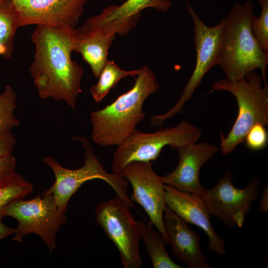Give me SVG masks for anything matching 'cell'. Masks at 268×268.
I'll use <instances>...</instances> for the list:
<instances>
[{"mask_svg": "<svg viewBox=\"0 0 268 268\" xmlns=\"http://www.w3.org/2000/svg\"><path fill=\"white\" fill-rule=\"evenodd\" d=\"M31 38L35 52L29 71L39 96L63 101L75 110L83 75L82 67L71 57L75 29L37 25Z\"/></svg>", "mask_w": 268, "mask_h": 268, "instance_id": "1", "label": "cell"}, {"mask_svg": "<svg viewBox=\"0 0 268 268\" xmlns=\"http://www.w3.org/2000/svg\"><path fill=\"white\" fill-rule=\"evenodd\" d=\"M133 87L114 101L91 114V137L100 146H119L145 117L142 106L159 88L155 74L147 66L139 68Z\"/></svg>", "mask_w": 268, "mask_h": 268, "instance_id": "2", "label": "cell"}, {"mask_svg": "<svg viewBox=\"0 0 268 268\" xmlns=\"http://www.w3.org/2000/svg\"><path fill=\"white\" fill-rule=\"evenodd\" d=\"M254 6L250 0L235 4L224 18L223 34L217 65L225 78L235 81L260 68L264 81L266 80L268 53L262 50L251 28Z\"/></svg>", "mask_w": 268, "mask_h": 268, "instance_id": "3", "label": "cell"}, {"mask_svg": "<svg viewBox=\"0 0 268 268\" xmlns=\"http://www.w3.org/2000/svg\"><path fill=\"white\" fill-rule=\"evenodd\" d=\"M262 81L261 74L253 71L235 81L223 78L212 84L209 92L228 91L235 97L238 106V115L230 132L226 137L220 134L219 150L223 155L230 153L243 142L255 124L268 126V85L267 81L263 85Z\"/></svg>", "mask_w": 268, "mask_h": 268, "instance_id": "4", "label": "cell"}, {"mask_svg": "<svg viewBox=\"0 0 268 268\" xmlns=\"http://www.w3.org/2000/svg\"><path fill=\"white\" fill-rule=\"evenodd\" d=\"M72 139L79 141L84 149L83 166L70 169L63 167L52 156H46L43 159L44 163L51 169L55 177L54 183L45 192L53 196L58 207L66 212L68 202L72 195L85 182L94 179L106 182L115 191L116 196L133 207L127 193V180L120 175L106 172L86 138L75 136Z\"/></svg>", "mask_w": 268, "mask_h": 268, "instance_id": "5", "label": "cell"}, {"mask_svg": "<svg viewBox=\"0 0 268 268\" xmlns=\"http://www.w3.org/2000/svg\"><path fill=\"white\" fill-rule=\"evenodd\" d=\"M201 134L197 127L183 121L172 128H161L152 133L136 130L118 146L113 157V173L120 175L122 170L133 161L151 162L160 155L163 148L169 146L176 149L196 142Z\"/></svg>", "mask_w": 268, "mask_h": 268, "instance_id": "6", "label": "cell"}, {"mask_svg": "<svg viewBox=\"0 0 268 268\" xmlns=\"http://www.w3.org/2000/svg\"><path fill=\"white\" fill-rule=\"evenodd\" d=\"M4 213L18 222L13 241L21 243L25 236L35 234L43 240L50 253L56 248V235L67 220L66 212L58 207L51 194L45 192L30 200L11 202Z\"/></svg>", "mask_w": 268, "mask_h": 268, "instance_id": "7", "label": "cell"}, {"mask_svg": "<svg viewBox=\"0 0 268 268\" xmlns=\"http://www.w3.org/2000/svg\"><path fill=\"white\" fill-rule=\"evenodd\" d=\"M187 8L194 24V43L196 49V62L194 70L176 103L165 113L151 117L153 126L159 127L164 121L177 114H181L186 102L192 97L204 75L217 65L223 34L224 18L216 25L209 26L203 22L195 10L186 0Z\"/></svg>", "mask_w": 268, "mask_h": 268, "instance_id": "8", "label": "cell"}, {"mask_svg": "<svg viewBox=\"0 0 268 268\" xmlns=\"http://www.w3.org/2000/svg\"><path fill=\"white\" fill-rule=\"evenodd\" d=\"M130 207L116 196L101 202L95 216L98 224L119 250L124 268H139L142 264L139 249L141 238Z\"/></svg>", "mask_w": 268, "mask_h": 268, "instance_id": "9", "label": "cell"}, {"mask_svg": "<svg viewBox=\"0 0 268 268\" xmlns=\"http://www.w3.org/2000/svg\"><path fill=\"white\" fill-rule=\"evenodd\" d=\"M231 173L226 172L217 183L200 195L211 215L221 220L229 227L243 226L253 201L260 195V181L254 178L243 189L234 186Z\"/></svg>", "mask_w": 268, "mask_h": 268, "instance_id": "10", "label": "cell"}, {"mask_svg": "<svg viewBox=\"0 0 268 268\" xmlns=\"http://www.w3.org/2000/svg\"><path fill=\"white\" fill-rule=\"evenodd\" d=\"M120 176L131 183L133 193L131 200L139 203L154 225L169 244L163 216L166 205L163 177L153 170L151 162L133 161L122 170Z\"/></svg>", "mask_w": 268, "mask_h": 268, "instance_id": "11", "label": "cell"}, {"mask_svg": "<svg viewBox=\"0 0 268 268\" xmlns=\"http://www.w3.org/2000/svg\"><path fill=\"white\" fill-rule=\"evenodd\" d=\"M20 26L29 25L75 29L88 0H10Z\"/></svg>", "mask_w": 268, "mask_h": 268, "instance_id": "12", "label": "cell"}, {"mask_svg": "<svg viewBox=\"0 0 268 268\" xmlns=\"http://www.w3.org/2000/svg\"><path fill=\"white\" fill-rule=\"evenodd\" d=\"M172 5L168 0H126L120 5L113 4L102 12L87 19L83 23L86 29L99 30L111 35H125L136 25L141 10L148 7L166 12Z\"/></svg>", "mask_w": 268, "mask_h": 268, "instance_id": "13", "label": "cell"}, {"mask_svg": "<svg viewBox=\"0 0 268 268\" xmlns=\"http://www.w3.org/2000/svg\"><path fill=\"white\" fill-rule=\"evenodd\" d=\"M165 190L166 206L185 222L193 224L205 232L210 251L225 255V242L213 228L210 221L211 215L201 196L166 184Z\"/></svg>", "mask_w": 268, "mask_h": 268, "instance_id": "14", "label": "cell"}, {"mask_svg": "<svg viewBox=\"0 0 268 268\" xmlns=\"http://www.w3.org/2000/svg\"><path fill=\"white\" fill-rule=\"evenodd\" d=\"M179 163L163 179L164 183L178 189L201 195L203 191L200 181L201 166L219 151L215 144L207 142L190 143L176 148Z\"/></svg>", "mask_w": 268, "mask_h": 268, "instance_id": "15", "label": "cell"}, {"mask_svg": "<svg viewBox=\"0 0 268 268\" xmlns=\"http://www.w3.org/2000/svg\"><path fill=\"white\" fill-rule=\"evenodd\" d=\"M163 219L174 255L189 268H212L201 252L200 236L167 206Z\"/></svg>", "mask_w": 268, "mask_h": 268, "instance_id": "16", "label": "cell"}, {"mask_svg": "<svg viewBox=\"0 0 268 268\" xmlns=\"http://www.w3.org/2000/svg\"><path fill=\"white\" fill-rule=\"evenodd\" d=\"M75 30L73 52L80 53L91 67L95 77H98L108 61V50L115 35L98 30Z\"/></svg>", "mask_w": 268, "mask_h": 268, "instance_id": "17", "label": "cell"}, {"mask_svg": "<svg viewBox=\"0 0 268 268\" xmlns=\"http://www.w3.org/2000/svg\"><path fill=\"white\" fill-rule=\"evenodd\" d=\"M138 230L147 250L154 268H182L169 256L165 248L166 242L158 231L153 229L150 222L137 221Z\"/></svg>", "mask_w": 268, "mask_h": 268, "instance_id": "18", "label": "cell"}, {"mask_svg": "<svg viewBox=\"0 0 268 268\" xmlns=\"http://www.w3.org/2000/svg\"><path fill=\"white\" fill-rule=\"evenodd\" d=\"M20 26L18 13L10 0H0V56L11 58L14 36Z\"/></svg>", "mask_w": 268, "mask_h": 268, "instance_id": "19", "label": "cell"}, {"mask_svg": "<svg viewBox=\"0 0 268 268\" xmlns=\"http://www.w3.org/2000/svg\"><path fill=\"white\" fill-rule=\"evenodd\" d=\"M139 72V69H122L114 61L108 60L100 73L98 81L90 89L95 102L98 103L103 100L121 79L128 76L135 77Z\"/></svg>", "mask_w": 268, "mask_h": 268, "instance_id": "20", "label": "cell"}, {"mask_svg": "<svg viewBox=\"0 0 268 268\" xmlns=\"http://www.w3.org/2000/svg\"><path fill=\"white\" fill-rule=\"evenodd\" d=\"M33 188L30 182L16 172L0 186V222L5 216L4 208L13 201L23 199Z\"/></svg>", "mask_w": 268, "mask_h": 268, "instance_id": "21", "label": "cell"}, {"mask_svg": "<svg viewBox=\"0 0 268 268\" xmlns=\"http://www.w3.org/2000/svg\"><path fill=\"white\" fill-rule=\"evenodd\" d=\"M16 100L17 95L14 89L6 85L0 94V131H11L19 126L20 121L13 113L17 107Z\"/></svg>", "mask_w": 268, "mask_h": 268, "instance_id": "22", "label": "cell"}, {"mask_svg": "<svg viewBox=\"0 0 268 268\" xmlns=\"http://www.w3.org/2000/svg\"><path fill=\"white\" fill-rule=\"evenodd\" d=\"M258 3L261 13L259 16H253L251 31L261 48L268 53V0H258Z\"/></svg>", "mask_w": 268, "mask_h": 268, "instance_id": "23", "label": "cell"}, {"mask_svg": "<svg viewBox=\"0 0 268 268\" xmlns=\"http://www.w3.org/2000/svg\"><path fill=\"white\" fill-rule=\"evenodd\" d=\"M265 126L262 124L257 123L246 134L244 141L249 149L258 151L264 149L267 146L268 134Z\"/></svg>", "mask_w": 268, "mask_h": 268, "instance_id": "24", "label": "cell"}, {"mask_svg": "<svg viewBox=\"0 0 268 268\" xmlns=\"http://www.w3.org/2000/svg\"><path fill=\"white\" fill-rule=\"evenodd\" d=\"M16 160L12 154L0 155V186L15 172Z\"/></svg>", "mask_w": 268, "mask_h": 268, "instance_id": "25", "label": "cell"}, {"mask_svg": "<svg viewBox=\"0 0 268 268\" xmlns=\"http://www.w3.org/2000/svg\"><path fill=\"white\" fill-rule=\"evenodd\" d=\"M16 138L11 131H0V155L12 154Z\"/></svg>", "mask_w": 268, "mask_h": 268, "instance_id": "26", "label": "cell"}, {"mask_svg": "<svg viewBox=\"0 0 268 268\" xmlns=\"http://www.w3.org/2000/svg\"><path fill=\"white\" fill-rule=\"evenodd\" d=\"M259 210L263 212L268 211V188L265 186L263 189L261 201L258 207Z\"/></svg>", "mask_w": 268, "mask_h": 268, "instance_id": "27", "label": "cell"}, {"mask_svg": "<svg viewBox=\"0 0 268 268\" xmlns=\"http://www.w3.org/2000/svg\"><path fill=\"white\" fill-rule=\"evenodd\" d=\"M15 229L7 226L2 222H0V241L15 233Z\"/></svg>", "mask_w": 268, "mask_h": 268, "instance_id": "28", "label": "cell"}]
</instances>
